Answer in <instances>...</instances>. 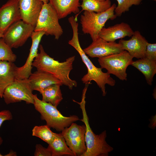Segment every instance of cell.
<instances>
[{
	"mask_svg": "<svg viewBox=\"0 0 156 156\" xmlns=\"http://www.w3.org/2000/svg\"><path fill=\"white\" fill-rule=\"evenodd\" d=\"M40 52L34 59L32 66L37 70L50 74L61 81L63 85L67 86L70 90L76 87L77 83L75 80L71 79L69 74L73 69V63L75 56L67 58L66 61L60 62L49 56L44 51L41 44L39 45Z\"/></svg>",
	"mask_w": 156,
	"mask_h": 156,
	"instance_id": "1",
	"label": "cell"
},
{
	"mask_svg": "<svg viewBox=\"0 0 156 156\" xmlns=\"http://www.w3.org/2000/svg\"><path fill=\"white\" fill-rule=\"evenodd\" d=\"M69 23L72 29L73 35L68 43L77 51L87 69V73L82 78L81 81L85 84H90L92 81H94L101 89L103 96H105L107 94L106 84L113 86L115 85L116 81L111 77L110 74L103 72L101 68L95 66L82 49L79 40L78 23L77 21L73 20Z\"/></svg>",
	"mask_w": 156,
	"mask_h": 156,
	"instance_id": "2",
	"label": "cell"
},
{
	"mask_svg": "<svg viewBox=\"0 0 156 156\" xmlns=\"http://www.w3.org/2000/svg\"><path fill=\"white\" fill-rule=\"evenodd\" d=\"M87 90L86 88L83 89L80 102L73 100L80 105L82 114V118L80 120L84 122L86 127L85 141L86 150L82 156H107L109 153L113 150V148L106 141V131H104L99 135H96L93 132L90 126L85 108Z\"/></svg>",
	"mask_w": 156,
	"mask_h": 156,
	"instance_id": "3",
	"label": "cell"
},
{
	"mask_svg": "<svg viewBox=\"0 0 156 156\" xmlns=\"http://www.w3.org/2000/svg\"><path fill=\"white\" fill-rule=\"evenodd\" d=\"M33 104L35 109L40 114L42 120L47 125L58 131H62L72 123L79 120L75 115L65 116L62 115L56 107L51 104L40 99L36 94H33Z\"/></svg>",
	"mask_w": 156,
	"mask_h": 156,
	"instance_id": "4",
	"label": "cell"
},
{
	"mask_svg": "<svg viewBox=\"0 0 156 156\" xmlns=\"http://www.w3.org/2000/svg\"><path fill=\"white\" fill-rule=\"evenodd\" d=\"M116 6L114 3L109 9L100 13L84 11L80 18L83 33L89 34L92 41L97 38L106 22L109 19L113 20L117 17L114 13Z\"/></svg>",
	"mask_w": 156,
	"mask_h": 156,
	"instance_id": "5",
	"label": "cell"
},
{
	"mask_svg": "<svg viewBox=\"0 0 156 156\" xmlns=\"http://www.w3.org/2000/svg\"><path fill=\"white\" fill-rule=\"evenodd\" d=\"M133 57L126 50L98 58L101 68H105L107 73L116 76L122 81H127V67L133 62Z\"/></svg>",
	"mask_w": 156,
	"mask_h": 156,
	"instance_id": "6",
	"label": "cell"
},
{
	"mask_svg": "<svg viewBox=\"0 0 156 156\" xmlns=\"http://www.w3.org/2000/svg\"><path fill=\"white\" fill-rule=\"evenodd\" d=\"M59 19L51 4L49 2L43 3L34 31H44L46 35L54 36L55 39L57 40L63 33Z\"/></svg>",
	"mask_w": 156,
	"mask_h": 156,
	"instance_id": "7",
	"label": "cell"
},
{
	"mask_svg": "<svg viewBox=\"0 0 156 156\" xmlns=\"http://www.w3.org/2000/svg\"><path fill=\"white\" fill-rule=\"evenodd\" d=\"M33 91L28 78H16L5 89L2 97L7 104L22 101L33 104Z\"/></svg>",
	"mask_w": 156,
	"mask_h": 156,
	"instance_id": "8",
	"label": "cell"
},
{
	"mask_svg": "<svg viewBox=\"0 0 156 156\" xmlns=\"http://www.w3.org/2000/svg\"><path fill=\"white\" fill-rule=\"evenodd\" d=\"M34 27L22 20L11 25L4 33L2 38L11 49L22 46L31 37Z\"/></svg>",
	"mask_w": 156,
	"mask_h": 156,
	"instance_id": "9",
	"label": "cell"
},
{
	"mask_svg": "<svg viewBox=\"0 0 156 156\" xmlns=\"http://www.w3.org/2000/svg\"><path fill=\"white\" fill-rule=\"evenodd\" d=\"M85 131V125H79L74 122L62 131L67 145L76 156H82L86 150Z\"/></svg>",
	"mask_w": 156,
	"mask_h": 156,
	"instance_id": "10",
	"label": "cell"
},
{
	"mask_svg": "<svg viewBox=\"0 0 156 156\" xmlns=\"http://www.w3.org/2000/svg\"><path fill=\"white\" fill-rule=\"evenodd\" d=\"M83 50L91 57L99 58L118 53L124 50L118 43L107 42L99 36Z\"/></svg>",
	"mask_w": 156,
	"mask_h": 156,
	"instance_id": "11",
	"label": "cell"
},
{
	"mask_svg": "<svg viewBox=\"0 0 156 156\" xmlns=\"http://www.w3.org/2000/svg\"><path fill=\"white\" fill-rule=\"evenodd\" d=\"M148 42L139 31H134L128 40L120 39L118 42L123 50L127 51L133 58L140 59L145 57L147 45Z\"/></svg>",
	"mask_w": 156,
	"mask_h": 156,
	"instance_id": "12",
	"label": "cell"
},
{
	"mask_svg": "<svg viewBox=\"0 0 156 156\" xmlns=\"http://www.w3.org/2000/svg\"><path fill=\"white\" fill-rule=\"evenodd\" d=\"M45 35L43 31H34L31 37L32 44L29 56L25 64L20 67H17L16 72V78L28 79L32 73V63L38 53V49L39 44L43 36Z\"/></svg>",
	"mask_w": 156,
	"mask_h": 156,
	"instance_id": "13",
	"label": "cell"
},
{
	"mask_svg": "<svg viewBox=\"0 0 156 156\" xmlns=\"http://www.w3.org/2000/svg\"><path fill=\"white\" fill-rule=\"evenodd\" d=\"M19 0H9L0 8V31L3 33L15 22L21 20Z\"/></svg>",
	"mask_w": 156,
	"mask_h": 156,
	"instance_id": "14",
	"label": "cell"
},
{
	"mask_svg": "<svg viewBox=\"0 0 156 156\" xmlns=\"http://www.w3.org/2000/svg\"><path fill=\"white\" fill-rule=\"evenodd\" d=\"M43 4L41 0H19L21 20L35 27Z\"/></svg>",
	"mask_w": 156,
	"mask_h": 156,
	"instance_id": "15",
	"label": "cell"
},
{
	"mask_svg": "<svg viewBox=\"0 0 156 156\" xmlns=\"http://www.w3.org/2000/svg\"><path fill=\"white\" fill-rule=\"evenodd\" d=\"M134 33L129 24L122 22L107 28L103 27L99 32V36L107 42H114L126 36L131 37Z\"/></svg>",
	"mask_w": 156,
	"mask_h": 156,
	"instance_id": "16",
	"label": "cell"
},
{
	"mask_svg": "<svg viewBox=\"0 0 156 156\" xmlns=\"http://www.w3.org/2000/svg\"><path fill=\"white\" fill-rule=\"evenodd\" d=\"M33 90H36L40 93L46 88L54 84L62 86V82L51 75L37 70L32 73L28 78Z\"/></svg>",
	"mask_w": 156,
	"mask_h": 156,
	"instance_id": "17",
	"label": "cell"
},
{
	"mask_svg": "<svg viewBox=\"0 0 156 156\" xmlns=\"http://www.w3.org/2000/svg\"><path fill=\"white\" fill-rule=\"evenodd\" d=\"M80 0H49L56 11L59 19L65 18L72 13L77 14L80 11Z\"/></svg>",
	"mask_w": 156,
	"mask_h": 156,
	"instance_id": "18",
	"label": "cell"
},
{
	"mask_svg": "<svg viewBox=\"0 0 156 156\" xmlns=\"http://www.w3.org/2000/svg\"><path fill=\"white\" fill-rule=\"evenodd\" d=\"M17 67L13 62L0 61V93L2 97L5 89L16 79Z\"/></svg>",
	"mask_w": 156,
	"mask_h": 156,
	"instance_id": "19",
	"label": "cell"
},
{
	"mask_svg": "<svg viewBox=\"0 0 156 156\" xmlns=\"http://www.w3.org/2000/svg\"><path fill=\"white\" fill-rule=\"evenodd\" d=\"M131 65L141 72L144 75L147 83L151 85L156 73V61L144 57L132 62Z\"/></svg>",
	"mask_w": 156,
	"mask_h": 156,
	"instance_id": "20",
	"label": "cell"
},
{
	"mask_svg": "<svg viewBox=\"0 0 156 156\" xmlns=\"http://www.w3.org/2000/svg\"><path fill=\"white\" fill-rule=\"evenodd\" d=\"M48 146L51 151L52 156H76L67 145L61 133H56Z\"/></svg>",
	"mask_w": 156,
	"mask_h": 156,
	"instance_id": "21",
	"label": "cell"
},
{
	"mask_svg": "<svg viewBox=\"0 0 156 156\" xmlns=\"http://www.w3.org/2000/svg\"><path fill=\"white\" fill-rule=\"evenodd\" d=\"M61 86L54 84L45 88L40 93L42 96V100L57 107L63 99Z\"/></svg>",
	"mask_w": 156,
	"mask_h": 156,
	"instance_id": "22",
	"label": "cell"
},
{
	"mask_svg": "<svg viewBox=\"0 0 156 156\" xmlns=\"http://www.w3.org/2000/svg\"><path fill=\"white\" fill-rule=\"evenodd\" d=\"M82 2L80 6L82 11L100 13L109 9L112 5L110 0L100 1L99 0H81Z\"/></svg>",
	"mask_w": 156,
	"mask_h": 156,
	"instance_id": "23",
	"label": "cell"
},
{
	"mask_svg": "<svg viewBox=\"0 0 156 156\" xmlns=\"http://www.w3.org/2000/svg\"><path fill=\"white\" fill-rule=\"evenodd\" d=\"M56 133L53 132L47 125L36 126L32 130V135L37 137L48 144L52 141Z\"/></svg>",
	"mask_w": 156,
	"mask_h": 156,
	"instance_id": "24",
	"label": "cell"
},
{
	"mask_svg": "<svg viewBox=\"0 0 156 156\" xmlns=\"http://www.w3.org/2000/svg\"><path fill=\"white\" fill-rule=\"evenodd\" d=\"M118 4L114 10V13L117 16H120L122 14L129 11L133 5H138L140 4L143 0H116Z\"/></svg>",
	"mask_w": 156,
	"mask_h": 156,
	"instance_id": "25",
	"label": "cell"
},
{
	"mask_svg": "<svg viewBox=\"0 0 156 156\" xmlns=\"http://www.w3.org/2000/svg\"><path fill=\"white\" fill-rule=\"evenodd\" d=\"M16 58V56L13 53L12 49L5 43L2 38H0V61L14 62Z\"/></svg>",
	"mask_w": 156,
	"mask_h": 156,
	"instance_id": "26",
	"label": "cell"
},
{
	"mask_svg": "<svg viewBox=\"0 0 156 156\" xmlns=\"http://www.w3.org/2000/svg\"><path fill=\"white\" fill-rule=\"evenodd\" d=\"M145 57L150 60L156 61V44L148 43Z\"/></svg>",
	"mask_w": 156,
	"mask_h": 156,
	"instance_id": "27",
	"label": "cell"
},
{
	"mask_svg": "<svg viewBox=\"0 0 156 156\" xmlns=\"http://www.w3.org/2000/svg\"><path fill=\"white\" fill-rule=\"evenodd\" d=\"M34 155L35 156H52L49 147L48 146L47 148H45L40 144L36 145Z\"/></svg>",
	"mask_w": 156,
	"mask_h": 156,
	"instance_id": "28",
	"label": "cell"
},
{
	"mask_svg": "<svg viewBox=\"0 0 156 156\" xmlns=\"http://www.w3.org/2000/svg\"><path fill=\"white\" fill-rule=\"evenodd\" d=\"M12 119V115L9 110H4L0 111V127L4 121L11 120ZM3 142V140L0 136V146Z\"/></svg>",
	"mask_w": 156,
	"mask_h": 156,
	"instance_id": "29",
	"label": "cell"
},
{
	"mask_svg": "<svg viewBox=\"0 0 156 156\" xmlns=\"http://www.w3.org/2000/svg\"><path fill=\"white\" fill-rule=\"evenodd\" d=\"M14 156L15 155V152H10L7 155H5V156H14Z\"/></svg>",
	"mask_w": 156,
	"mask_h": 156,
	"instance_id": "30",
	"label": "cell"
},
{
	"mask_svg": "<svg viewBox=\"0 0 156 156\" xmlns=\"http://www.w3.org/2000/svg\"><path fill=\"white\" fill-rule=\"evenodd\" d=\"M43 3H47L49 2V0H41Z\"/></svg>",
	"mask_w": 156,
	"mask_h": 156,
	"instance_id": "31",
	"label": "cell"
},
{
	"mask_svg": "<svg viewBox=\"0 0 156 156\" xmlns=\"http://www.w3.org/2000/svg\"><path fill=\"white\" fill-rule=\"evenodd\" d=\"M3 33L0 31V38H2Z\"/></svg>",
	"mask_w": 156,
	"mask_h": 156,
	"instance_id": "32",
	"label": "cell"
},
{
	"mask_svg": "<svg viewBox=\"0 0 156 156\" xmlns=\"http://www.w3.org/2000/svg\"><path fill=\"white\" fill-rule=\"evenodd\" d=\"M0 97L1 98H2V95H1V94L0 93Z\"/></svg>",
	"mask_w": 156,
	"mask_h": 156,
	"instance_id": "33",
	"label": "cell"
},
{
	"mask_svg": "<svg viewBox=\"0 0 156 156\" xmlns=\"http://www.w3.org/2000/svg\"><path fill=\"white\" fill-rule=\"evenodd\" d=\"M3 156V155H2L1 153H0V156Z\"/></svg>",
	"mask_w": 156,
	"mask_h": 156,
	"instance_id": "34",
	"label": "cell"
},
{
	"mask_svg": "<svg viewBox=\"0 0 156 156\" xmlns=\"http://www.w3.org/2000/svg\"><path fill=\"white\" fill-rule=\"evenodd\" d=\"M99 0V1H105V0Z\"/></svg>",
	"mask_w": 156,
	"mask_h": 156,
	"instance_id": "35",
	"label": "cell"
},
{
	"mask_svg": "<svg viewBox=\"0 0 156 156\" xmlns=\"http://www.w3.org/2000/svg\"><path fill=\"white\" fill-rule=\"evenodd\" d=\"M151 0L153 1H156V0Z\"/></svg>",
	"mask_w": 156,
	"mask_h": 156,
	"instance_id": "36",
	"label": "cell"
}]
</instances>
